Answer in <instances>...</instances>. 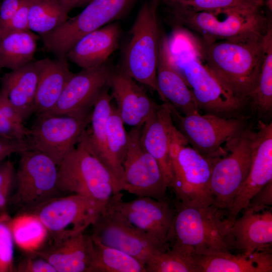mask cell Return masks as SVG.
I'll list each match as a JSON object with an SVG mask.
<instances>
[{"mask_svg": "<svg viewBox=\"0 0 272 272\" xmlns=\"http://www.w3.org/2000/svg\"><path fill=\"white\" fill-rule=\"evenodd\" d=\"M29 7V0H23L13 18L1 30L2 38L12 32L30 30L28 18Z\"/></svg>", "mask_w": 272, "mask_h": 272, "instance_id": "f35d334b", "label": "cell"}, {"mask_svg": "<svg viewBox=\"0 0 272 272\" xmlns=\"http://www.w3.org/2000/svg\"><path fill=\"white\" fill-rule=\"evenodd\" d=\"M107 146L112 165L113 175L121 192L123 168L126 156L128 134L116 107L112 105L107 122Z\"/></svg>", "mask_w": 272, "mask_h": 272, "instance_id": "1f68e13d", "label": "cell"}, {"mask_svg": "<svg viewBox=\"0 0 272 272\" xmlns=\"http://www.w3.org/2000/svg\"><path fill=\"white\" fill-rule=\"evenodd\" d=\"M194 254L187 248L170 245L146 265L147 272H196Z\"/></svg>", "mask_w": 272, "mask_h": 272, "instance_id": "e575fe53", "label": "cell"}, {"mask_svg": "<svg viewBox=\"0 0 272 272\" xmlns=\"http://www.w3.org/2000/svg\"><path fill=\"white\" fill-rule=\"evenodd\" d=\"M142 126L127 132L128 146L123 163L121 190L138 197L167 200L169 183L157 160L143 147L140 140Z\"/></svg>", "mask_w": 272, "mask_h": 272, "instance_id": "7c38bea8", "label": "cell"}, {"mask_svg": "<svg viewBox=\"0 0 272 272\" xmlns=\"http://www.w3.org/2000/svg\"><path fill=\"white\" fill-rule=\"evenodd\" d=\"M135 0H91L76 16L40 36L46 51L56 57H66L73 46L85 35L123 15Z\"/></svg>", "mask_w": 272, "mask_h": 272, "instance_id": "9c48e42d", "label": "cell"}, {"mask_svg": "<svg viewBox=\"0 0 272 272\" xmlns=\"http://www.w3.org/2000/svg\"><path fill=\"white\" fill-rule=\"evenodd\" d=\"M272 180V123L259 120L254 132L251 163L248 175L231 204L225 211L233 223L246 209L251 197Z\"/></svg>", "mask_w": 272, "mask_h": 272, "instance_id": "ac0fdd59", "label": "cell"}, {"mask_svg": "<svg viewBox=\"0 0 272 272\" xmlns=\"http://www.w3.org/2000/svg\"><path fill=\"white\" fill-rule=\"evenodd\" d=\"M113 69L105 63L82 69L67 82L55 106L45 114L81 116L92 112L104 88L109 86Z\"/></svg>", "mask_w": 272, "mask_h": 272, "instance_id": "e0dca14e", "label": "cell"}, {"mask_svg": "<svg viewBox=\"0 0 272 272\" xmlns=\"http://www.w3.org/2000/svg\"><path fill=\"white\" fill-rule=\"evenodd\" d=\"M91 114L92 112L81 116L38 115L29 129L27 141L31 149L44 154L58 166L90 124Z\"/></svg>", "mask_w": 272, "mask_h": 272, "instance_id": "5bb4252c", "label": "cell"}, {"mask_svg": "<svg viewBox=\"0 0 272 272\" xmlns=\"http://www.w3.org/2000/svg\"><path fill=\"white\" fill-rule=\"evenodd\" d=\"M68 14L49 0H29V30L40 36L45 35L67 20Z\"/></svg>", "mask_w": 272, "mask_h": 272, "instance_id": "836d02e7", "label": "cell"}, {"mask_svg": "<svg viewBox=\"0 0 272 272\" xmlns=\"http://www.w3.org/2000/svg\"><path fill=\"white\" fill-rule=\"evenodd\" d=\"M248 104L261 117L272 112V25L264 37L263 57L256 86Z\"/></svg>", "mask_w": 272, "mask_h": 272, "instance_id": "f546056e", "label": "cell"}, {"mask_svg": "<svg viewBox=\"0 0 272 272\" xmlns=\"http://www.w3.org/2000/svg\"><path fill=\"white\" fill-rule=\"evenodd\" d=\"M157 0L145 2L130 30V39L122 56L120 70L135 81L156 91L165 102L158 86L157 67L161 32Z\"/></svg>", "mask_w": 272, "mask_h": 272, "instance_id": "5b68a950", "label": "cell"}, {"mask_svg": "<svg viewBox=\"0 0 272 272\" xmlns=\"http://www.w3.org/2000/svg\"><path fill=\"white\" fill-rule=\"evenodd\" d=\"M109 87L124 124L132 127L143 125L159 106L135 80L120 69L113 70Z\"/></svg>", "mask_w": 272, "mask_h": 272, "instance_id": "44dd1931", "label": "cell"}, {"mask_svg": "<svg viewBox=\"0 0 272 272\" xmlns=\"http://www.w3.org/2000/svg\"><path fill=\"white\" fill-rule=\"evenodd\" d=\"M0 4H1V2H0ZM2 39V36H1V33H0V41Z\"/></svg>", "mask_w": 272, "mask_h": 272, "instance_id": "f907efd6", "label": "cell"}, {"mask_svg": "<svg viewBox=\"0 0 272 272\" xmlns=\"http://www.w3.org/2000/svg\"><path fill=\"white\" fill-rule=\"evenodd\" d=\"M36 252L56 272H90L93 255L91 234L85 230L68 235L48 236Z\"/></svg>", "mask_w": 272, "mask_h": 272, "instance_id": "d6986e66", "label": "cell"}, {"mask_svg": "<svg viewBox=\"0 0 272 272\" xmlns=\"http://www.w3.org/2000/svg\"><path fill=\"white\" fill-rule=\"evenodd\" d=\"M120 32L117 24L106 25L80 38L66 56L82 69L102 65L118 47Z\"/></svg>", "mask_w": 272, "mask_h": 272, "instance_id": "cb8c5ba5", "label": "cell"}, {"mask_svg": "<svg viewBox=\"0 0 272 272\" xmlns=\"http://www.w3.org/2000/svg\"><path fill=\"white\" fill-rule=\"evenodd\" d=\"M226 212L215 205L176 201L168 244L181 246L194 255L233 251Z\"/></svg>", "mask_w": 272, "mask_h": 272, "instance_id": "3957f363", "label": "cell"}, {"mask_svg": "<svg viewBox=\"0 0 272 272\" xmlns=\"http://www.w3.org/2000/svg\"><path fill=\"white\" fill-rule=\"evenodd\" d=\"M12 187L8 188L0 192V210L9 203Z\"/></svg>", "mask_w": 272, "mask_h": 272, "instance_id": "7dc6e473", "label": "cell"}, {"mask_svg": "<svg viewBox=\"0 0 272 272\" xmlns=\"http://www.w3.org/2000/svg\"><path fill=\"white\" fill-rule=\"evenodd\" d=\"M170 106L173 120L188 143L211 161L226 155L228 151L222 145L239 137L248 127L245 116L224 118L200 113L182 116Z\"/></svg>", "mask_w": 272, "mask_h": 272, "instance_id": "ba28073f", "label": "cell"}, {"mask_svg": "<svg viewBox=\"0 0 272 272\" xmlns=\"http://www.w3.org/2000/svg\"><path fill=\"white\" fill-rule=\"evenodd\" d=\"M237 218L230 230L233 251L246 254L271 249V208L255 212L246 208Z\"/></svg>", "mask_w": 272, "mask_h": 272, "instance_id": "603a6c76", "label": "cell"}, {"mask_svg": "<svg viewBox=\"0 0 272 272\" xmlns=\"http://www.w3.org/2000/svg\"><path fill=\"white\" fill-rule=\"evenodd\" d=\"M15 271L18 272H56L55 268L36 252H24Z\"/></svg>", "mask_w": 272, "mask_h": 272, "instance_id": "74e56055", "label": "cell"}, {"mask_svg": "<svg viewBox=\"0 0 272 272\" xmlns=\"http://www.w3.org/2000/svg\"><path fill=\"white\" fill-rule=\"evenodd\" d=\"M56 186L60 193L106 203L120 192L108 169L80 141L57 166Z\"/></svg>", "mask_w": 272, "mask_h": 272, "instance_id": "8992f818", "label": "cell"}, {"mask_svg": "<svg viewBox=\"0 0 272 272\" xmlns=\"http://www.w3.org/2000/svg\"><path fill=\"white\" fill-rule=\"evenodd\" d=\"M69 13L72 9L86 6L91 0H49Z\"/></svg>", "mask_w": 272, "mask_h": 272, "instance_id": "bcb514c9", "label": "cell"}, {"mask_svg": "<svg viewBox=\"0 0 272 272\" xmlns=\"http://www.w3.org/2000/svg\"><path fill=\"white\" fill-rule=\"evenodd\" d=\"M109 89V86L106 87L100 94L93 108L90 128H87L79 141L106 167L114 178L112 165L107 146V122L112 109L113 99L108 92Z\"/></svg>", "mask_w": 272, "mask_h": 272, "instance_id": "83f0119b", "label": "cell"}, {"mask_svg": "<svg viewBox=\"0 0 272 272\" xmlns=\"http://www.w3.org/2000/svg\"><path fill=\"white\" fill-rule=\"evenodd\" d=\"M40 38V35L30 30L4 36L0 41V70H16L33 61Z\"/></svg>", "mask_w": 272, "mask_h": 272, "instance_id": "f1b7e54d", "label": "cell"}, {"mask_svg": "<svg viewBox=\"0 0 272 272\" xmlns=\"http://www.w3.org/2000/svg\"><path fill=\"white\" fill-rule=\"evenodd\" d=\"M109 202L91 225L93 239L132 256L145 266L155 255L169 247L133 227Z\"/></svg>", "mask_w": 272, "mask_h": 272, "instance_id": "9a60e30c", "label": "cell"}, {"mask_svg": "<svg viewBox=\"0 0 272 272\" xmlns=\"http://www.w3.org/2000/svg\"><path fill=\"white\" fill-rule=\"evenodd\" d=\"M44 59L33 60L5 73L1 90L7 96L23 121L34 112V100Z\"/></svg>", "mask_w": 272, "mask_h": 272, "instance_id": "d4e9b609", "label": "cell"}, {"mask_svg": "<svg viewBox=\"0 0 272 272\" xmlns=\"http://www.w3.org/2000/svg\"><path fill=\"white\" fill-rule=\"evenodd\" d=\"M74 74L66 57L44 58L34 100V113L37 116L48 112L55 106Z\"/></svg>", "mask_w": 272, "mask_h": 272, "instance_id": "4316f807", "label": "cell"}, {"mask_svg": "<svg viewBox=\"0 0 272 272\" xmlns=\"http://www.w3.org/2000/svg\"><path fill=\"white\" fill-rule=\"evenodd\" d=\"M196 272H271V249L251 254L219 252L194 255Z\"/></svg>", "mask_w": 272, "mask_h": 272, "instance_id": "484cf974", "label": "cell"}, {"mask_svg": "<svg viewBox=\"0 0 272 272\" xmlns=\"http://www.w3.org/2000/svg\"><path fill=\"white\" fill-rule=\"evenodd\" d=\"M29 129L17 125L10 120L0 109V136L27 141ZM28 142V141H27Z\"/></svg>", "mask_w": 272, "mask_h": 272, "instance_id": "ab89813d", "label": "cell"}, {"mask_svg": "<svg viewBox=\"0 0 272 272\" xmlns=\"http://www.w3.org/2000/svg\"><path fill=\"white\" fill-rule=\"evenodd\" d=\"M11 228L15 243L24 252L36 251L48 236L40 220L30 213H20L12 218Z\"/></svg>", "mask_w": 272, "mask_h": 272, "instance_id": "d6a6232c", "label": "cell"}, {"mask_svg": "<svg viewBox=\"0 0 272 272\" xmlns=\"http://www.w3.org/2000/svg\"><path fill=\"white\" fill-rule=\"evenodd\" d=\"M12 220L7 213L0 214V272L15 271Z\"/></svg>", "mask_w": 272, "mask_h": 272, "instance_id": "8d00e7d4", "label": "cell"}, {"mask_svg": "<svg viewBox=\"0 0 272 272\" xmlns=\"http://www.w3.org/2000/svg\"><path fill=\"white\" fill-rule=\"evenodd\" d=\"M173 22L207 42L257 39L271 24L262 8L191 11L170 8Z\"/></svg>", "mask_w": 272, "mask_h": 272, "instance_id": "277c9868", "label": "cell"}, {"mask_svg": "<svg viewBox=\"0 0 272 272\" xmlns=\"http://www.w3.org/2000/svg\"><path fill=\"white\" fill-rule=\"evenodd\" d=\"M179 131L170 148L172 181L176 201L214 205L210 189L213 161L187 146Z\"/></svg>", "mask_w": 272, "mask_h": 272, "instance_id": "52a82bcc", "label": "cell"}, {"mask_svg": "<svg viewBox=\"0 0 272 272\" xmlns=\"http://www.w3.org/2000/svg\"><path fill=\"white\" fill-rule=\"evenodd\" d=\"M17 188L9 203L28 212L60 193L56 186L57 166L47 156L34 149L20 153Z\"/></svg>", "mask_w": 272, "mask_h": 272, "instance_id": "30bf717a", "label": "cell"}, {"mask_svg": "<svg viewBox=\"0 0 272 272\" xmlns=\"http://www.w3.org/2000/svg\"><path fill=\"white\" fill-rule=\"evenodd\" d=\"M14 177V164L8 161L0 167V192L13 187Z\"/></svg>", "mask_w": 272, "mask_h": 272, "instance_id": "f6af8a7d", "label": "cell"}, {"mask_svg": "<svg viewBox=\"0 0 272 272\" xmlns=\"http://www.w3.org/2000/svg\"><path fill=\"white\" fill-rule=\"evenodd\" d=\"M179 132L173 123L170 103L159 105L142 126L140 140L145 149L158 162L169 185L172 181L170 148Z\"/></svg>", "mask_w": 272, "mask_h": 272, "instance_id": "7402d4cb", "label": "cell"}, {"mask_svg": "<svg viewBox=\"0 0 272 272\" xmlns=\"http://www.w3.org/2000/svg\"><path fill=\"white\" fill-rule=\"evenodd\" d=\"M175 62L199 110L224 118L244 116L247 105L228 91L200 57L189 31L177 27L169 39Z\"/></svg>", "mask_w": 272, "mask_h": 272, "instance_id": "7a4b0ae2", "label": "cell"}, {"mask_svg": "<svg viewBox=\"0 0 272 272\" xmlns=\"http://www.w3.org/2000/svg\"><path fill=\"white\" fill-rule=\"evenodd\" d=\"M265 4L266 6H267L270 11H271V0H266L265 2L264 1V4Z\"/></svg>", "mask_w": 272, "mask_h": 272, "instance_id": "c3c4849f", "label": "cell"}, {"mask_svg": "<svg viewBox=\"0 0 272 272\" xmlns=\"http://www.w3.org/2000/svg\"><path fill=\"white\" fill-rule=\"evenodd\" d=\"M156 76L165 102L170 103L184 115L200 113L192 92L175 62L169 38L163 32L159 46Z\"/></svg>", "mask_w": 272, "mask_h": 272, "instance_id": "ffe728a7", "label": "cell"}, {"mask_svg": "<svg viewBox=\"0 0 272 272\" xmlns=\"http://www.w3.org/2000/svg\"><path fill=\"white\" fill-rule=\"evenodd\" d=\"M108 202L70 194L52 198L27 213L36 215L40 220L49 236H60L86 230Z\"/></svg>", "mask_w": 272, "mask_h": 272, "instance_id": "4fadbf2b", "label": "cell"}, {"mask_svg": "<svg viewBox=\"0 0 272 272\" xmlns=\"http://www.w3.org/2000/svg\"><path fill=\"white\" fill-rule=\"evenodd\" d=\"M271 205L272 180H270L251 197L247 208L258 212L267 209Z\"/></svg>", "mask_w": 272, "mask_h": 272, "instance_id": "60d3db41", "label": "cell"}, {"mask_svg": "<svg viewBox=\"0 0 272 272\" xmlns=\"http://www.w3.org/2000/svg\"><path fill=\"white\" fill-rule=\"evenodd\" d=\"M0 109L12 122L21 126H24L23 120L7 96L0 90Z\"/></svg>", "mask_w": 272, "mask_h": 272, "instance_id": "ee69618b", "label": "cell"}, {"mask_svg": "<svg viewBox=\"0 0 272 272\" xmlns=\"http://www.w3.org/2000/svg\"><path fill=\"white\" fill-rule=\"evenodd\" d=\"M23 0H3L0 4V31L11 20Z\"/></svg>", "mask_w": 272, "mask_h": 272, "instance_id": "7bdbcfd3", "label": "cell"}, {"mask_svg": "<svg viewBox=\"0 0 272 272\" xmlns=\"http://www.w3.org/2000/svg\"><path fill=\"white\" fill-rule=\"evenodd\" d=\"M31 149L26 141L0 137V161L9 155Z\"/></svg>", "mask_w": 272, "mask_h": 272, "instance_id": "b9f144b4", "label": "cell"}, {"mask_svg": "<svg viewBox=\"0 0 272 272\" xmlns=\"http://www.w3.org/2000/svg\"><path fill=\"white\" fill-rule=\"evenodd\" d=\"M92 240L93 255L90 272H147L145 265L132 256Z\"/></svg>", "mask_w": 272, "mask_h": 272, "instance_id": "4dcf8cb0", "label": "cell"}, {"mask_svg": "<svg viewBox=\"0 0 272 272\" xmlns=\"http://www.w3.org/2000/svg\"><path fill=\"white\" fill-rule=\"evenodd\" d=\"M255 130L248 126L226 144L229 154L213 161L210 189L214 205L225 211L244 182L249 171Z\"/></svg>", "mask_w": 272, "mask_h": 272, "instance_id": "8fae6325", "label": "cell"}, {"mask_svg": "<svg viewBox=\"0 0 272 272\" xmlns=\"http://www.w3.org/2000/svg\"><path fill=\"white\" fill-rule=\"evenodd\" d=\"M164 4L169 8L208 11L231 8H262L264 0H169Z\"/></svg>", "mask_w": 272, "mask_h": 272, "instance_id": "d590c367", "label": "cell"}, {"mask_svg": "<svg viewBox=\"0 0 272 272\" xmlns=\"http://www.w3.org/2000/svg\"><path fill=\"white\" fill-rule=\"evenodd\" d=\"M122 196L121 192L115 194L109 202L110 206L137 229L169 247L168 238L174 214V206L169 199L138 197L124 201Z\"/></svg>", "mask_w": 272, "mask_h": 272, "instance_id": "2e32d148", "label": "cell"}, {"mask_svg": "<svg viewBox=\"0 0 272 272\" xmlns=\"http://www.w3.org/2000/svg\"><path fill=\"white\" fill-rule=\"evenodd\" d=\"M159 3V4L160 3H165V2H166L167 1H169V0H157Z\"/></svg>", "mask_w": 272, "mask_h": 272, "instance_id": "681fc988", "label": "cell"}, {"mask_svg": "<svg viewBox=\"0 0 272 272\" xmlns=\"http://www.w3.org/2000/svg\"><path fill=\"white\" fill-rule=\"evenodd\" d=\"M191 33L200 57L211 72L247 105L262 63L264 36L257 39L207 42Z\"/></svg>", "mask_w": 272, "mask_h": 272, "instance_id": "6da1fadb", "label": "cell"}]
</instances>
